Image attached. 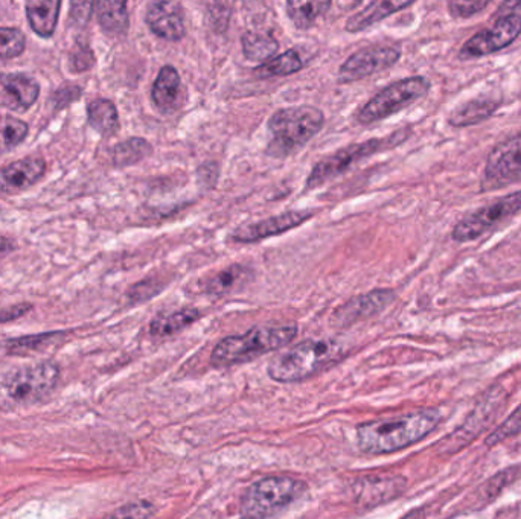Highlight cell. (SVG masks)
I'll list each match as a JSON object with an SVG mask.
<instances>
[{
  "label": "cell",
  "instance_id": "1",
  "mask_svg": "<svg viewBox=\"0 0 521 519\" xmlns=\"http://www.w3.org/2000/svg\"><path fill=\"white\" fill-rule=\"evenodd\" d=\"M435 408L401 414L395 418L363 422L355 430L358 449L368 456H384L409 448L426 439L441 424Z\"/></svg>",
  "mask_w": 521,
  "mask_h": 519
},
{
  "label": "cell",
  "instance_id": "2",
  "mask_svg": "<svg viewBox=\"0 0 521 519\" xmlns=\"http://www.w3.org/2000/svg\"><path fill=\"white\" fill-rule=\"evenodd\" d=\"M61 369L54 361L25 364L0 373V413L45 402L57 390Z\"/></svg>",
  "mask_w": 521,
  "mask_h": 519
},
{
  "label": "cell",
  "instance_id": "3",
  "mask_svg": "<svg viewBox=\"0 0 521 519\" xmlns=\"http://www.w3.org/2000/svg\"><path fill=\"white\" fill-rule=\"evenodd\" d=\"M346 357L345 344L331 338H313L282 352L267 366L276 383L295 384L330 369Z\"/></svg>",
  "mask_w": 521,
  "mask_h": 519
},
{
  "label": "cell",
  "instance_id": "4",
  "mask_svg": "<svg viewBox=\"0 0 521 519\" xmlns=\"http://www.w3.org/2000/svg\"><path fill=\"white\" fill-rule=\"evenodd\" d=\"M299 328L296 325L264 326L253 328L244 334L229 335L215 346L211 364L215 369H227L238 364L250 363L270 352L285 348L295 340Z\"/></svg>",
  "mask_w": 521,
  "mask_h": 519
},
{
  "label": "cell",
  "instance_id": "5",
  "mask_svg": "<svg viewBox=\"0 0 521 519\" xmlns=\"http://www.w3.org/2000/svg\"><path fill=\"white\" fill-rule=\"evenodd\" d=\"M325 124V116L317 107L299 106L278 110L267 122L270 139L266 154L285 159L304 148Z\"/></svg>",
  "mask_w": 521,
  "mask_h": 519
},
{
  "label": "cell",
  "instance_id": "6",
  "mask_svg": "<svg viewBox=\"0 0 521 519\" xmlns=\"http://www.w3.org/2000/svg\"><path fill=\"white\" fill-rule=\"evenodd\" d=\"M307 491L304 481L285 475L259 478L244 491L240 501V515L250 518H272L281 515L302 500Z\"/></svg>",
  "mask_w": 521,
  "mask_h": 519
},
{
  "label": "cell",
  "instance_id": "7",
  "mask_svg": "<svg viewBox=\"0 0 521 519\" xmlns=\"http://www.w3.org/2000/svg\"><path fill=\"white\" fill-rule=\"evenodd\" d=\"M406 137L404 131H398V133L390 134L387 137H378V139H371V141L360 142V144L342 148V150L325 157V159L314 165L305 186H307V189L319 188V186L325 185L330 180L342 176L355 163L362 162L366 157H371L374 154L381 153V151L397 147Z\"/></svg>",
  "mask_w": 521,
  "mask_h": 519
},
{
  "label": "cell",
  "instance_id": "8",
  "mask_svg": "<svg viewBox=\"0 0 521 519\" xmlns=\"http://www.w3.org/2000/svg\"><path fill=\"white\" fill-rule=\"evenodd\" d=\"M429 92L430 81L424 77H410L395 81L366 102L358 112L357 121L362 125L383 121L412 106Z\"/></svg>",
  "mask_w": 521,
  "mask_h": 519
},
{
  "label": "cell",
  "instance_id": "9",
  "mask_svg": "<svg viewBox=\"0 0 521 519\" xmlns=\"http://www.w3.org/2000/svg\"><path fill=\"white\" fill-rule=\"evenodd\" d=\"M521 211V191L505 195L493 203L480 207L462 218L453 230V239L458 242L474 241L490 230L496 229Z\"/></svg>",
  "mask_w": 521,
  "mask_h": 519
},
{
  "label": "cell",
  "instance_id": "10",
  "mask_svg": "<svg viewBox=\"0 0 521 519\" xmlns=\"http://www.w3.org/2000/svg\"><path fill=\"white\" fill-rule=\"evenodd\" d=\"M521 180V131L491 151L483 172L482 191L505 188Z\"/></svg>",
  "mask_w": 521,
  "mask_h": 519
},
{
  "label": "cell",
  "instance_id": "11",
  "mask_svg": "<svg viewBox=\"0 0 521 519\" xmlns=\"http://www.w3.org/2000/svg\"><path fill=\"white\" fill-rule=\"evenodd\" d=\"M521 32V16L520 14H509V16L500 17L490 29H483L477 32L476 36L471 37L464 46H462L459 57L462 60H474V58L485 57V55L494 54V52L502 51L506 46L511 45L517 40Z\"/></svg>",
  "mask_w": 521,
  "mask_h": 519
},
{
  "label": "cell",
  "instance_id": "12",
  "mask_svg": "<svg viewBox=\"0 0 521 519\" xmlns=\"http://www.w3.org/2000/svg\"><path fill=\"white\" fill-rule=\"evenodd\" d=\"M400 58V49L392 46H371V48L360 49L340 66L339 81L345 84L365 80L395 66Z\"/></svg>",
  "mask_w": 521,
  "mask_h": 519
},
{
  "label": "cell",
  "instance_id": "13",
  "mask_svg": "<svg viewBox=\"0 0 521 519\" xmlns=\"http://www.w3.org/2000/svg\"><path fill=\"white\" fill-rule=\"evenodd\" d=\"M407 480L401 475H365L352 484L355 504L363 509H375L397 500L406 492Z\"/></svg>",
  "mask_w": 521,
  "mask_h": 519
},
{
  "label": "cell",
  "instance_id": "14",
  "mask_svg": "<svg viewBox=\"0 0 521 519\" xmlns=\"http://www.w3.org/2000/svg\"><path fill=\"white\" fill-rule=\"evenodd\" d=\"M395 300V291L380 288V290L369 291L352 297L345 303L334 309L331 323L337 328H348L357 322L369 319L383 313L384 309Z\"/></svg>",
  "mask_w": 521,
  "mask_h": 519
},
{
  "label": "cell",
  "instance_id": "15",
  "mask_svg": "<svg viewBox=\"0 0 521 519\" xmlns=\"http://www.w3.org/2000/svg\"><path fill=\"white\" fill-rule=\"evenodd\" d=\"M314 217L313 211H288L276 217L266 218L263 221L247 224L232 233L231 238L241 244H252V242L264 241L270 236L282 235V233L302 226L305 221Z\"/></svg>",
  "mask_w": 521,
  "mask_h": 519
},
{
  "label": "cell",
  "instance_id": "16",
  "mask_svg": "<svg viewBox=\"0 0 521 519\" xmlns=\"http://www.w3.org/2000/svg\"><path fill=\"white\" fill-rule=\"evenodd\" d=\"M145 23L159 39L180 42L185 39L186 28L182 8L173 0H154L148 5Z\"/></svg>",
  "mask_w": 521,
  "mask_h": 519
},
{
  "label": "cell",
  "instance_id": "17",
  "mask_svg": "<svg viewBox=\"0 0 521 519\" xmlns=\"http://www.w3.org/2000/svg\"><path fill=\"white\" fill-rule=\"evenodd\" d=\"M46 172L45 160L26 157L0 168V195H16L39 183Z\"/></svg>",
  "mask_w": 521,
  "mask_h": 519
},
{
  "label": "cell",
  "instance_id": "18",
  "mask_svg": "<svg viewBox=\"0 0 521 519\" xmlns=\"http://www.w3.org/2000/svg\"><path fill=\"white\" fill-rule=\"evenodd\" d=\"M40 87L34 78L20 74L0 75V106L25 112L39 98Z\"/></svg>",
  "mask_w": 521,
  "mask_h": 519
},
{
  "label": "cell",
  "instance_id": "19",
  "mask_svg": "<svg viewBox=\"0 0 521 519\" xmlns=\"http://www.w3.org/2000/svg\"><path fill=\"white\" fill-rule=\"evenodd\" d=\"M415 2L416 0H372L365 10L358 11L346 22V31L352 32V34L366 31L392 14L406 10Z\"/></svg>",
  "mask_w": 521,
  "mask_h": 519
},
{
  "label": "cell",
  "instance_id": "20",
  "mask_svg": "<svg viewBox=\"0 0 521 519\" xmlns=\"http://www.w3.org/2000/svg\"><path fill=\"white\" fill-rule=\"evenodd\" d=\"M180 89H182V80L176 67L170 64L162 67L151 89L154 106L162 113L173 112L179 101Z\"/></svg>",
  "mask_w": 521,
  "mask_h": 519
},
{
  "label": "cell",
  "instance_id": "21",
  "mask_svg": "<svg viewBox=\"0 0 521 519\" xmlns=\"http://www.w3.org/2000/svg\"><path fill=\"white\" fill-rule=\"evenodd\" d=\"M253 270L247 265L234 264L215 273L212 278L203 284V291L209 296L223 297L234 293L238 288L244 287L252 281Z\"/></svg>",
  "mask_w": 521,
  "mask_h": 519
},
{
  "label": "cell",
  "instance_id": "22",
  "mask_svg": "<svg viewBox=\"0 0 521 519\" xmlns=\"http://www.w3.org/2000/svg\"><path fill=\"white\" fill-rule=\"evenodd\" d=\"M61 0H29L26 17L37 36L49 39L57 28Z\"/></svg>",
  "mask_w": 521,
  "mask_h": 519
},
{
  "label": "cell",
  "instance_id": "23",
  "mask_svg": "<svg viewBox=\"0 0 521 519\" xmlns=\"http://www.w3.org/2000/svg\"><path fill=\"white\" fill-rule=\"evenodd\" d=\"M96 14L107 36L121 37L128 31V0H98Z\"/></svg>",
  "mask_w": 521,
  "mask_h": 519
},
{
  "label": "cell",
  "instance_id": "24",
  "mask_svg": "<svg viewBox=\"0 0 521 519\" xmlns=\"http://www.w3.org/2000/svg\"><path fill=\"white\" fill-rule=\"evenodd\" d=\"M66 335L63 331L40 332V334L22 335V337L7 338L4 349L11 357H28L40 354L51 348Z\"/></svg>",
  "mask_w": 521,
  "mask_h": 519
},
{
  "label": "cell",
  "instance_id": "25",
  "mask_svg": "<svg viewBox=\"0 0 521 519\" xmlns=\"http://www.w3.org/2000/svg\"><path fill=\"white\" fill-rule=\"evenodd\" d=\"M499 107V101L491 98H477L461 104L451 113L450 124L453 127H468V125L480 124L491 118Z\"/></svg>",
  "mask_w": 521,
  "mask_h": 519
},
{
  "label": "cell",
  "instance_id": "26",
  "mask_svg": "<svg viewBox=\"0 0 521 519\" xmlns=\"http://www.w3.org/2000/svg\"><path fill=\"white\" fill-rule=\"evenodd\" d=\"M202 317L197 308H182L170 314H159L150 322V334L153 337H171Z\"/></svg>",
  "mask_w": 521,
  "mask_h": 519
},
{
  "label": "cell",
  "instance_id": "27",
  "mask_svg": "<svg viewBox=\"0 0 521 519\" xmlns=\"http://www.w3.org/2000/svg\"><path fill=\"white\" fill-rule=\"evenodd\" d=\"M331 5L333 0H287L288 19L296 28L310 29L328 13Z\"/></svg>",
  "mask_w": 521,
  "mask_h": 519
},
{
  "label": "cell",
  "instance_id": "28",
  "mask_svg": "<svg viewBox=\"0 0 521 519\" xmlns=\"http://www.w3.org/2000/svg\"><path fill=\"white\" fill-rule=\"evenodd\" d=\"M305 63L301 54L296 49L284 52V54L275 55L270 60L264 61L256 67V77L273 78V77H290V75L298 74L304 69Z\"/></svg>",
  "mask_w": 521,
  "mask_h": 519
},
{
  "label": "cell",
  "instance_id": "29",
  "mask_svg": "<svg viewBox=\"0 0 521 519\" xmlns=\"http://www.w3.org/2000/svg\"><path fill=\"white\" fill-rule=\"evenodd\" d=\"M87 115H89V124L93 130L103 134V136H112L119 130V115L115 104L109 99H95L90 102L87 107Z\"/></svg>",
  "mask_w": 521,
  "mask_h": 519
},
{
  "label": "cell",
  "instance_id": "30",
  "mask_svg": "<svg viewBox=\"0 0 521 519\" xmlns=\"http://www.w3.org/2000/svg\"><path fill=\"white\" fill-rule=\"evenodd\" d=\"M244 57L255 63H264L275 57L279 51V43L275 37L266 32H246L241 39Z\"/></svg>",
  "mask_w": 521,
  "mask_h": 519
},
{
  "label": "cell",
  "instance_id": "31",
  "mask_svg": "<svg viewBox=\"0 0 521 519\" xmlns=\"http://www.w3.org/2000/svg\"><path fill=\"white\" fill-rule=\"evenodd\" d=\"M153 153V147L144 137H132L128 141L115 145L112 151L113 165L116 168H125V166L136 165L147 159Z\"/></svg>",
  "mask_w": 521,
  "mask_h": 519
},
{
  "label": "cell",
  "instance_id": "32",
  "mask_svg": "<svg viewBox=\"0 0 521 519\" xmlns=\"http://www.w3.org/2000/svg\"><path fill=\"white\" fill-rule=\"evenodd\" d=\"M28 124L16 118H0V153L13 150L28 136Z\"/></svg>",
  "mask_w": 521,
  "mask_h": 519
},
{
  "label": "cell",
  "instance_id": "33",
  "mask_svg": "<svg viewBox=\"0 0 521 519\" xmlns=\"http://www.w3.org/2000/svg\"><path fill=\"white\" fill-rule=\"evenodd\" d=\"M26 39L16 28H0V58H16L25 51Z\"/></svg>",
  "mask_w": 521,
  "mask_h": 519
},
{
  "label": "cell",
  "instance_id": "34",
  "mask_svg": "<svg viewBox=\"0 0 521 519\" xmlns=\"http://www.w3.org/2000/svg\"><path fill=\"white\" fill-rule=\"evenodd\" d=\"M521 433V404L515 408L514 413L503 422L502 425L496 428L493 433L486 439V445L493 448L497 443L503 442V440L509 439V437L517 436Z\"/></svg>",
  "mask_w": 521,
  "mask_h": 519
},
{
  "label": "cell",
  "instance_id": "35",
  "mask_svg": "<svg viewBox=\"0 0 521 519\" xmlns=\"http://www.w3.org/2000/svg\"><path fill=\"white\" fill-rule=\"evenodd\" d=\"M164 290V284L157 281L156 278H147L144 281L138 282L133 285L127 293L128 302L133 303H144L147 300L153 299L154 296Z\"/></svg>",
  "mask_w": 521,
  "mask_h": 519
},
{
  "label": "cell",
  "instance_id": "36",
  "mask_svg": "<svg viewBox=\"0 0 521 519\" xmlns=\"http://www.w3.org/2000/svg\"><path fill=\"white\" fill-rule=\"evenodd\" d=\"M156 515V507L150 501H135V503L124 504V506L110 513L112 518H150Z\"/></svg>",
  "mask_w": 521,
  "mask_h": 519
},
{
  "label": "cell",
  "instance_id": "37",
  "mask_svg": "<svg viewBox=\"0 0 521 519\" xmlns=\"http://www.w3.org/2000/svg\"><path fill=\"white\" fill-rule=\"evenodd\" d=\"M491 0H448V10L454 17H471L490 5Z\"/></svg>",
  "mask_w": 521,
  "mask_h": 519
},
{
  "label": "cell",
  "instance_id": "38",
  "mask_svg": "<svg viewBox=\"0 0 521 519\" xmlns=\"http://www.w3.org/2000/svg\"><path fill=\"white\" fill-rule=\"evenodd\" d=\"M95 0H71V22L77 28H84L92 17Z\"/></svg>",
  "mask_w": 521,
  "mask_h": 519
},
{
  "label": "cell",
  "instance_id": "39",
  "mask_svg": "<svg viewBox=\"0 0 521 519\" xmlns=\"http://www.w3.org/2000/svg\"><path fill=\"white\" fill-rule=\"evenodd\" d=\"M32 308L34 306L29 302H19L11 306H5V308L0 309V325L22 319L23 316L31 313Z\"/></svg>",
  "mask_w": 521,
  "mask_h": 519
},
{
  "label": "cell",
  "instance_id": "40",
  "mask_svg": "<svg viewBox=\"0 0 521 519\" xmlns=\"http://www.w3.org/2000/svg\"><path fill=\"white\" fill-rule=\"evenodd\" d=\"M93 58L92 51L89 48H78L75 49L74 55H72V66H74L75 71L83 72L90 69L93 66Z\"/></svg>",
  "mask_w": 521,
  "mask_h": 519
},
{
  "label": "cell",
  "instance_id": "41",
  "mask_svg": "<svg viewBox=\"0 0 521 519\" xmlns=\"http://www.w3.org/2000/svg\"><path fill=\"white\" fill-rule=\"evenodd\" d=\"M518 10H521V0H503V4L497 10V16H509L517 13Z\"/></svg>",
  "mask_w": 521,
  "mask_h": 519
},
{
  "label": "cell",
  "instance_id": "42",
  "mask_svg": "<svg viewBox=\"0 0 521 519\" xmlns=\"http://www.w3.org/2000/svg\"><path fill=\"white\" fill-rule=\"evenodd\" d=\"M17 244L14 239L8 238V236L0 235V258L11 255L16 252Z\"/></svg>",
  "mask_w": 521,
  "mask_h": 519
}]
</instances>
